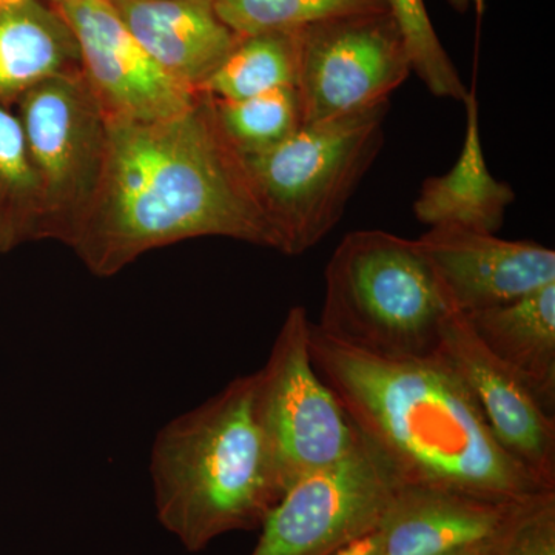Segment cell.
I'll return each mask as SVG.
<instances>
[{
	"label": "cell",
	"mask_w": 555,
	"mask_h": 555,
	"mask_svg": "<svg viewBox=\"0 0 555 555\" xmlns=\"http://www.w3.org/2000/svg\"><path fill=\"white\" fill-rule=\"evenodd\" d=\"M389 107L387 101L341 118L305 124L275 149L243 158L281 254H305L338 224L383 147Z\"/></svg>",
	"instance_id": "5b68a950"
},
{
	"label": "cell",
	"mask_w": 555,
	"mask_h": 555,
	"mask_svg": "<svg viewBox=\"0 0 555 555\" xmlns=\"http://www.w3.org/2000/svg\"><path fill=\"white\" fill-rule=\"evenodd\" d=\"M491 555H555V491L525 503L495 537Z\"/></svg>",
	"instance_id": "603a6c76"
},
{
	"label": "cell",
	"mask_w": 555,
	"mask_h": 555,
	"mask_svg": "<svg viewBox=\"0 0 555 555\" xmlns=\"http://www.w3.org/2000/svg\"><path fill=\"white\" fill-rule=\"evenodd\" d=\"M436 357L462 379L503 451L555 491V416L486 349L465 317H448Z\"/></svg>",
	"instance_id": "8fae6325"
},
{
	"label": "cell",
	"mask_w": 555,
	"mask_h": 555,
	"mask_svg": "<svg viewBox=\"0 0 555 555\" xmlns=\"http://www.w3.org/2000/svg\"><path fill=\"white\" fill-rule=\"evenodd\" d=\"M0 2H5V0H0Z\"/></svg>",
	"instance_id": "83f0119b"
},
{
	"label": "cell",
	"mask_w": 555,
	"mask_h": 555,
	"mask_svg": "<svg viewBox=\"0 0 555 555\" xmlns=\"http://www.w3.org/2000/svg\"><path fill=\"white\" fill-rule=\"evenodd\" d=\"M43 206L20 118L0 104V255L42 240Z\"/></svg>",
	"instance_id": "d6986e66"
},
{
	"label": "cell",
	"mask_w": 555,
	"mask_h": 555,
	"mask_svg": "<svg viewBox=\"0 0 555 555\" xmlns=\"http://www.w3.org/2000/svg\"><path fill=\"white\" fill-rule=\"evenodd\" d=\"M335 555H382V540L378 531L357 540Z\"/></svg>",
	"instance_id": "cb8c5ba5"
},
{
	"label": "cell",
	"mask_w": 555,
	"mask_h": 555,
	"mask_svg": "<svg viewBox=\"0 0 555 555\" xmlns=\"http://www.w3.org/2000/svg\"><path fill=\"white\" fill-rule=\"evenodd\" d=\"M494 540L495 539L489 540V542L477 543V545L459 547V550L449 551V553L440 555H491Z\"/></svg>",
	"instance_id": "d4e9b609"
},
{
	"label": "cell",
	"mask_w": 555,
	"mask_h": 555,
	"mask_svg": "<svg viewBox=\"0 0 555 555\" xmlns=\"http://www.w3.org/2000/svg\"><path fill=\"white\" fill-rule=\"evenodd\" d=\"M466 133L455 166L441 177L427 178L414 203V215L429 228H454L496 233L516 193L507 182L492 177L481 147L478 104L473 93L463 101Z\"/></svg>",
	"instance_id": "e0dca14e"
},
{
	"label": "cell",
	"mask_w": 555,
	"mask_h": 555,
	"mask_svg": "<svg viewBox=\"0 0 555 555\" xmlns=\"http://www.w3.org/2000/svg\"><path fill=\"white\" fill-rule=\"evenodd\" d=\"M56 7L79 47L80 75L108 120L173 118L198 101L167 75L127 30L109 0H72Z\"/></svg>",
	"instance_id": "30bf717a"
},
{
	"label": "cell",
	"mask_w": 555,
	"mask_h": 555,
	"mask_svg": "<svg viewBox=\"0 0 555 555\" xmlns=\"http://www.w3.org/2000/svg\"><path fill=\"white\" fill-rule=\"evenodd\" d=\"M302 30L240 36L199 93L238 101L281 87H297Z\"/></svg>",
	"instance_id": "ac0fdd59"
},
{
	"label": "cell",
	"mask_w": 555,
	"mask_h": 555,
	"mask_svg": "<svg viewBox=\"0 0 555 555\" xmlns=\"http://www.w3.org/2000/svg\"><path fill=\"white\" fill-rule=\"evenodd\" d=\"M215 5L238 36L305 30L338 17L389 11L387 0H215Z\"/></svg>",
	"instance_id": "44dd1931"
},
{
	"label": "cell",
	"mask_w": 555,
	"mask_h": 555,
	"mask_svg": "<svg viewBox=\"0 0 555 555\" xmlns=\"http://www.w3.org/2000/svg\"><path fill=\"white\" fill-rule=\"evenodd\" d=\"M80 73L79 47L46 0L0 2V104L13 108L40 82Z\"/></svg>",
	"instance_id": "9a60e30c"
},
{
	"label": "cell",
	"mask_w": 555,
	"mask_h": 555,
	"mask_svg": "<svg viewBox=\"0 0 555 555\" xmlns=\"http://www.w3.org/2000/svg\"><path fill=\"white\" fill-rule=\"evenodd\" d=\"M13 109L42 193V240L65 244L100 184L108 118L80 73L40 82Z\"/></svg>",
	"instance_id": "8992f818"
},
{
	"label": "cell",
	"mask_w": 555,
	"mask_h": 555,
	"mask_svg": "<svg viewBox=\"0 0 555 555\" xmlns=\"http://www.w3.org/2000/svg\"><path fill=\"white\" fill-rule=\"evenodd\" d=\"M463 317L486 349L555 416V283L509 305Z\"/></svg>",
	"instance_id": "2e32d148"
},
{
	"label": "cell",
	"mask_w": 555,
	"mask_h": 555,
	"mask_svg": "<svg viewBox=\"0 0 555 555\" xmlns=\"http://www.w3.org/2000/svg\"><path fill=\"white\" fill-rule=\"evenodd\" d=\"M387 3L406 42L412 73L434 96L465 101L469 91L434 30L425 0H387Z\"/></svg>",
	"instance_id": "7402d4cb"
},
{
	"label": "cell",
	"mask_w": 555,
	"mask_h": 555,
	"mask_svg": "<svg viewBox=\"0 0 555 555\" xmlns=\"http://www.w3.org/2000/svg\"><path fill=\"white\" fill-rule=\"evenodd\" d=\"M208 100L222 137L241 158L275 149L305 126L295 87H281L246 100Z\"/></svg>",
	"instance_id": "ffe728a7"
},
{
	"label": "cell",
	"mask_w": 555,
	"mask_h": 555,
	"mask_svg": "<svg viewBox=\"0 0 555 555\" xmlns=\"http://www.w3.org/2000/svg\"><path fill=\"white\" fill-rule=\"evenodd\" d=\"M308 310H288L264 366L257 371L259 420L287 486L349 454L358 433L309 349Z\"/></svg>",
	"instance_id": "ba28073f"
},
{
	"label": "cell",
	"mask_w": 555,
	"mask_h": 555,
	"mask_svg": "<svg viewBox=\"0 0 555 555\" xmlns=\"http://www.w3.org/2000/svg\"><path fill=\"white\" fill-rule=\"evenodd\" d=\"M485 2L486 0H449V3L459 11H466L470 5H474L478 14L483 13Z\"/></svg>",
	"instance_id": "484cf974"
},
{
	"label": "cell",
	"mask_w": 555,
	"mask_h": 555,
	"mask_svg": "<svg viewBox=\"0 0 555 555\" xmlns=\"http://www.w3.org/2000/svg\"><path fill=\"white\" fill-rule=\"evenodd\" d=\"M525 503L495 502L433 486H398L378 528L382 555H440L489 542Z\"/></svg>",
	"instance_id": "4fadbf2b"
},
{
	"label": "cell",
	"mask_w": 555,
	"mask_h": 555,
	"mask_svg": "<svg viewBox=\"0 0 555 555\" xmlns=\"http://www.w3.org/2000/svg\"><path fill=\"white\" fill-rule=\"evenodd\" d=\"M139 46L167 75L199 93L240 36L215 0H109Z\"/></svg>",
	"instance_id": "5bb4252c"
},
{
	"label": "cell",
	"mask_w": 555,
	"mask_h": 555,
	"mask_svg": "<svg viewBox=\"0 0 555 555\" xmlns=\"http://www.w3.org/2000/svg\"><path fill=\"white\" fill-rule=\"evenodd\" d=\"M416 241L460 315L509 305L555 283V251L542 244L454 225L429 228Z\"/></svg>",
	"instance_id": "7c38bea8"
},
{
	"label": "cell",
	"mask_w": 555,
	"mask_h": 555,
	"mask_svg": "<svg viewBox=\"0 0 555 555\" xmlns=\"http://www.w3.org/2000/svg\"><path fill=\"white\" fill-rule=\"evenodd\" d=\"M398 486L358 434L349 454L287 486L248 555H335L378 531Z\"/></svg>",
	"instance_id": "52a82bcc"
},
{
	"label": "cell",
	"mask_w": 555,
	"mask_h": 555,
	"mask_svg": "<svg viewBox=\"0 0 555 555\" xmlns=\"http://www.w3.org/2000/svg\"><path fill=\"white\" fill-rule=\"evenodd\" d=\"M156 517L189 553L261 528L286 491L257 408V372L159 430L150 452Z\"/></svg>",
	"instance_id": "3957f363"
},
{
	"label": "cell",
	"mask_w": 555,
	"mask_h": 555,
	"mask_svg": "<svg viewBox=\"0 0 555 555\" xmlns=\"http://www.w3.org/2000/svg\"><path fill=\"white\" fill-rule=\"evenodd\" d=\"M320 323L323 334L372 356H437L451 315L418 241L383 230L347 233L328 259Z\"/></svg>",
	"instance_id": "277c9868"
},
{
	"label": "cell",
	"mask_w": 555,
	"mask_h": 555,
	"mask_svg": "<svg viewBox=\"0 0 555 555\" xmlns=\"http://www.w3.org/2000/svg\"><path fill=\"white\" fill-rule=\"evenodd\" d=\"M204 236L281 250L207 94L173 118L108 120L100 184L65 246L108 278L150 250Z\"/></svg>",
	"instance_id": "6da1fadb"
},
{
	"label": "cell",
	"mask_w": 555,
	"mask_h": 555,
	"mask_svg": "<svg viewBox=\"0 0 555 555\" xmlns=\"http://www.w3.org/2000/svg\"><path fill=\"white\" fill-rule=\"evenodd\" d=\"M47 3H51V5H61V3L72 2V0H46Z\"/></svg>",
	"instance_id": "4316f807"
},
{
	"label": "cell",
	"mask_w": 555,
	"mask_h": 555,
	"mask_svg": "<svg viewBox=\"0 0 555 555\" xmlns=\"http://www.w3.org/2000/svg\"><path fill=\"white\" fill-rule=\"evenodd\" d=\"M317 374L400 486L525 503L553 492L503 451L469 390L438 357L396 360L335 341L310 323Z\"/></svg>",
	"instance_id": "7a4b0ae2"
},
{
	"label": "cell",
	"mask_w": 555,
	"mask_h": 555,
	"mask_svg": "<svg viewBox=\"0 0 555 555\" xmlns=\"http://www.w3.org/2000/svg\"><path fill=\"white\" fill-rule=\"evenodd\" d=\"M411 73L406 42L390 11L310 25L301 35L295 87L302 122H324L383 104Z\"/></svg>",
	"instance_id": "9c48e42d"
}]
</instances>
